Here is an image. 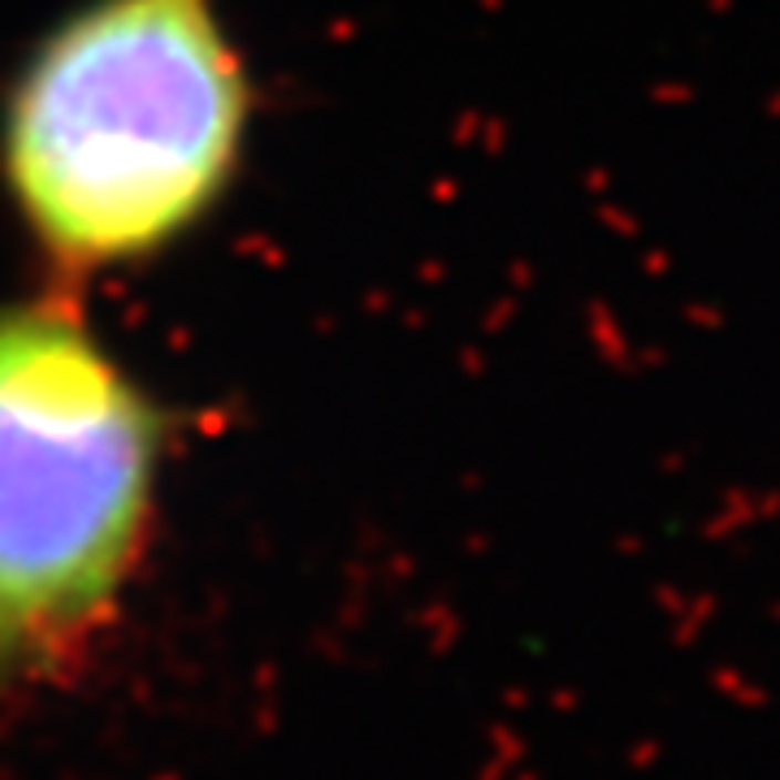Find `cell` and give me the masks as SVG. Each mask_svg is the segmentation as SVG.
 Returning <instances> with one entry per match:
<instances>
[{
    "label": "cell",
    "mask_w": 780,
    "mask_h": 780,
    "mask_svg": "<svg viewBox=\"0 0 780 780\" xmlns=\"http://www.w3.org/2000/svg\"><path fill=\"white\" fill-rule=\"evenodd\" d=\"M248 117L243 56L212 0H92L4 96V196L65 278L126 269L221 205Z\"/></svg>",
    "instance_id": "obj_1"
},
{
    "label": "cell",
    "mask_w": 780,
    "mask_h": 780,
    "mask_svg": "<svg viewBox=\"0 0 780 780\" xmlns=\"http://www.w3.org/2000/svg\"><path fill=\"white\" fill-rule=\"evenodd\" d=\"M165 460V413L65 295L0 304V737L104 659Z\"/></svg>",
    "instance_id": "obj_2"
}]
</instances>
